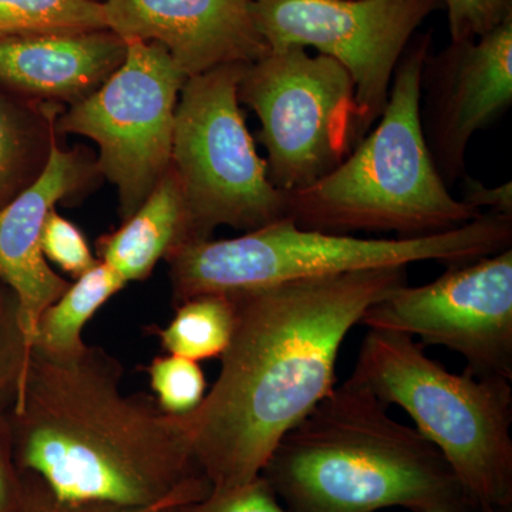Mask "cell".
<instances>
[{"label": "cell", "mask_w": 512, "mask_h": 512, "mask_svg": "<svg viewBox=\"0 0 512 512\" xmlns=\"http://www.w3.org/2000/svg\"><path fill=\"white\" fill-rule=\"evenodd\" d=\"M123 63L57 121L100 148L99 171L116 185L121 220L144 204L173 160L175 110L187 76L160 43L126 40Z\"/></svg>", "instance_id": "9"}, {"label": "cell", "mask_w": 512, "mask_h": 512, "mask_svg": "<svg viewBox=\"0 0 512 512\" xmlns=\"http://www.w3.org/2000/svg\"><path fill=\"white\" fill-rule=\"evenodd\" d=\"M195 242L183 190L170 167L144 204L119 229L99 239L97 251L100 262L128 284L143 281L160 259Z\"/></svg>", "instance_id": "16"}, {"label": "cell", "mask_w": 512, "mask_h": 512, "mask_svg": "<svg viewBox=\"0 0 512 512\" xmlns=\"http://www.w3.org/2000/svg\"><path fill=\"white\" fill-rule=\"evenodd\" d=\"M10 434L8 421L0 414V512H16L22 491L16 487L9 463Z\"/></svg>", "instance_id": "28"}, {"label": "cell", "mask_w": 512, "mask_h": 512, "mask_svg": "<svg viewBox=\"0 0 512 512\" xmlns=\"http://www.w3.org/2000/svg\"><path fill=\"white\" fill-rule=\"evenodd\" d=\"M463 201L467 202L471 207L481 211L488 208V212L495 214L507 215L512 217V183H504L498 187H487L481 181L474 178H463ZM483 212V211H481Z\"/></svg>", "instance_id": "27"}, {"label": "cell", "mask_w": 512, "mask_h": 512, "mask_svg": "<svg viewBox=\"0 0 512 512\" xmlns=\"http://www.w3.org/2000/svg\"><path fill=\"white\" fill-rule=\"evenodd\" d=\"M157 403L165 413L185 416L200 406L205 397L204 372L198 362L185 357H156L147 369Z\"/></svg>", "instance_id": "20"}, {"label": "cell", "mask_w": 512, "mask_h": 512, "mask_svg": "<svg viewBox=\"0 0 512 512\" xmlns=\"http://www.w3.org/2000/svg\"><path fill=\"white\" fill-rule=\"evenodd\" d=\"M174 512H292L279 503L274 488L264 477L225 490H211L207 497Z\"/></svg>", "instance_id": "23"}, {"label": "cell", "mask_w": 512, "mask_h": 512, "mask_svg": "<svg viewBox=\"0 0 512 512\" xmlns=\"http://www.w3.org/2000/svg\"><path fill=\"white\" fill-rule=\"evenodd\" d=\"M238 96L261 123L268 178L284 192L318 183L365 137L352 77L305 47L269 50L245 64Z\"/></svg>", "instance_id": "8"}, {"label": "cell", "mask_w": 512, "mask_h": 512, "mask_svg": "<svg viewBox=\"0 0 512 512\" xmlns=\"http://www.w3.org/2000/svg\"><path fill=\"white\" fill-rule=\"evenodd\" d=\"M349 383L397 404L443 454L478 512H512V389L504 377L448 372L412 336L370 329Z\"/></svg>", "instance_id": "6"}, {"label": "cell", "mask_w": 512, "mask_h": 512, "mask_svg": "<svg viewBox=\"0 0 512 512\" xmlns=\"http://www.w3.org/2000/svg\"><path fill=\"white\" fill-rule=\"evenodd\" d=\"M360 323L446 346L464 356L470 375L512 380V248L448 266L430 284L400 286Z\"/></svg>", "instance_id": "11"}, {"label": "cell", "mask_w": 512, "mask_h": 512, "mask_svg": "<svg viewBox=\"0 0 512 512\" xmlns=\"http://www.w3.org/2000/svg\"><path fill=\"white\" fill-rule=\"evenodd\" d=\"M107 28L100 0H0V39Z\"/></svg>", "instance_id": "19"}, {"label": "cell", "mask_w": 512, "mask_h": 512, "mask_svg": "<svg viewBox=\"0 0 512 512\" xmlns=\"http://www.w3.org/2000/svg\"><path fill=\"white\" fill-rule=\"evenodd\" d=\"M261 476L292 512H478L443 454L348 380L286 433Z\"/></svg>", "instance_id": "3"}, {"label": "cell", "mask_w": 512, "mask_h": 512, "mask_svg": "<svg viewBox=\"0 0 512 512\" xmlns=\"http://www.w3.org/2000/svg\"><path fill=\"white\" fill-rule=\"evenodd\" d=\"M126 285L113 269L97 262L42 313L32 350L53 360H72L82 355L87 348L83 342L84 326Z\"/></svg>", "instance_id": "17"}, {"label": "cell", "mask_w": 512, "mask_h": 512, "mask_svg": "<svg viewBox=\"0 0 512 512\" xmlns=\"http://www.w3.org/2000/svg\"><path fill=\"white\" fill-rule=\"evenodd\" d=\"M441 9L443 0H256L252 12L269 50L312 47L349 73L366 136L417 29Z\"/></svg>", "instance_id": "10"}, {"label": "cell", "mask_w": 512, "mask_h": 512, "mask_svg": "<svg viewBox=\"0 0 512 512\" xmlns=\"http://www.w3.org/2000/svg\"><path fill=\"white\" fill-rule=\"evenodd\" d=\"M512 217L487 212L463 227L417 238H356L301 228L291 218L242 237L195 242L167 258L175 305L325 276L434 261L467 264L511 248Z\"/></svg>", "instance_id": "5"}, {"label": "cell", "mask_w": 512, "mask_h": 512, "mask_svg": "<svg viewBox=\"0 0 512 512\" xmlns=\"http://www.w3.org/2000/svg\"><path fill=\"white\" fill-rule=\"evenodd\" d=\"M256 0H103L107 28L163 45L185 76L248 64L269 52L256 29Z\"/></svg>", "instance_id": "13"}, {"label": "cell", "mask_w": 512, "mask_h": 512, "mask_svg": "<svg viewBox=\"0 0 512 512\" xmlns=\"http://www.w3.org/2000/svg\"><path fill=\"white\" fill-rule=\"evenodd\" d=\"M55 124L53 121L50 128L49 153L42 171L0 207V281L16 296L20 328L30 349L40 316L70 286L43 255V224L57 202L79 191L90 175L84 157L59 147Z\"/></svg>", "instance_id": "14"}, {"label": "cell", "mask_w": 512, "mask_h": 512, "mask_svg": "<svg viewBox=\"0 0 512 512\" xmlns=\"http://www.w3.org/2000/svg\"><path fill=\"white\" fill-rule=\"evenodd\" d=\"M512 104V18L424 59L420 121L424 140L447 187L467 175L468 144Z\"/></svg>", "instance_id": "12"}, {"label": "cell", "mask_w": 512, "mask_h": 512, "mask_svg": "<svg viewBox=\"0 0 512 512\" xmlns=\"http://www.w3.org/2000/svg\"><path fill=\"white\" fill-rule=\"evenodd\" d=\"M40 244L46 261L53 262L74 279L89 272L99 262L83 232L73 222L60 217L56 210L47 215Z\"/></svg>", "instance_id": "22"}, {"label": "cell", "mask_w": 512, "mask_h": 512, "mask_svg": "<svg viewBox=\"0 0 512 512\" xmlns=\"http://www.w3.org/2000/svg\"><path fill=\"white\" fill-rule=\"evenodd\" d=\"M28 154V141L18 121L0 103V202L19 180Z\"/></svg>", "instance_id": "25"}, {"label": "cell", "mask_w": 512, "mask_h": 512, "mask_svg": "<svg viewBox=\"0 0 512 512\" xmlns=\"http://www.w3.org/2000/svg\"><path fill=\"white\" fill-rule=\"evenodd\" d=\"M123 367L99 348L72 360L32 350L10 406L19 466L69 504L150 507L191 504L211 493L183 416L154 397L124 394Z\"/></svg>", "instance_id": "2"}, {"label": "cell", "mask_w": 512, "mask_h": 512, "mask_svg": "<svg viewBox=\"0 0 512 512\" xmlns=\"http://www.w3.org/2000/svg\"><path fill=\"white\" fill-rule=\"evenodd\" d=\"M32 349L20 328L18 301H0V409L12 406L25 380Z\"/></svg>", "instance_id": "21"}, {"label": "cell", "mask_w": 512, "mask_h": 512, "mask_svg": "<svg viewBox=\"0 0 512 512\" xmlns=\"http://www.w3.org/2000/svg\"><path fill=\"white\" fill-rule=\"evenodd\" d=\"M127 43L110 29L0 39V83L29 96L77 104L119 69Z\"/></svg>", "instance_id": "15"}, {"label": "cell", "mask_w": 512, "mask_h": 512, "mask_svg": "<svg viewBox=\"0 0 512 512\" xmlns=\"http://www.w3.org/2000/svg\"><path fill=\"white\" fill-rule=\"evenodd\" d=\"M407 285V266L231 292L235 320L222 367L185 414L212 490L261 476L279 441L335 387L340 346L363 313Z\"/></svg>", "instance_id": "1"}, {"label": "cell", "mask_w": 512, "mask_h": 512, "mask_svg": "<svg viewBox=\"0 0 512 512\" xmlns=\"http://www.w3.org/2000/svg\"><path fill=\"white\" fill-rule=\"evenodd\" d=\"M180 501H167L150 505V507H116V505L99 504H69L56 500L45 485L37 480V484L26 494L22 491L18 512H174L178 508L184 507Z\"/></svg>", "instance_id": "26"}, {"label": "cell", "mask_w": 512, "mask_h": 512, "mask_svg": "<svg viewBox=\"0 0 512 512\" xmlns=\"http://www.w3.org/2000/svg\"><path fill=\"white\" fill-rule=\"evenodd\" d=\"M244 67L188 77L175 110L171 167L197 242L221 225L251 232L286 218V192L269 181L239 103Z\"/></svg>", "instance_id": "7"}, {"label": "cell", "mask_w": 512, "mask_h": 512, "mask_svg": "<svg viewBox=\"0 0 512 512\" xmlns=\"http://www.w3.org/2000/svg\"><path fill=\"white\" fill-rule=\"evenodd\" d=\"M431 32L413 37L394 70L382 116L332 173L286 192V218L335 234L417 238L463 227L483 212L457 200L437 171L420 121V79Z\"/></svg>", "instance_id": "4"}, {"label": "cell", "mask_w": 512, "mask_h": 512, "mask_svg": "<svg viewBox=\"0 0 512 512\" xmlns=\"http://www.w3.org/2000/svg\"><path fill=\"white\" fill-rule=\"evenodd\" d=\"M234 302L229 293H205L177 306L167 328L158 330L170 355L200 362L221 357L234 330Z\"/></svg>", "instance_id": "18"}, {"label": "cell", "mask_w": 512, "mask_h": 512, "mask_svg": "<svg viewBox=\"0 0 512 512\" xmlns=\"http://www.w3.org/2000/svg\"><path fill=\"white\" fill-rule=\"evenodd\" d=\"M100 2H103V0H100Z\"/></svg>", "instance_id": "29"}, {"label": "cell", "mask_w": 512, "mask_h": 512, "mask_svg": "<svg viewBox=\"0 0 512 512\" xmlns=\"http://www.w3.org/2000/svg\"><path fill=\"white\" fill-rule=\"evenodd\" d=\"M450 42H463L491 32L512 18V0H443Z\"/></svg>", "instance_id": "24"}]
</instances>
